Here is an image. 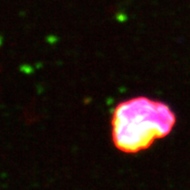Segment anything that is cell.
Here are the masks:
<instances>
[{"label": "cell", "instance_id": "obj_1", "mask_svg": "<svg viewBox=\"0 0 190 190\" xmlns=\"http://www.w3.org/2000/svg\"><path fill=\"white\" fill-rule=\"evenodd\" d=\"M175 123L176 116L167 105L147 97L133 98L122 102L114 110L113 141L121 151L139 152L167 136Z\"/></svg>", "mask_w": 190, "mask_h": 190}]
</instances>
